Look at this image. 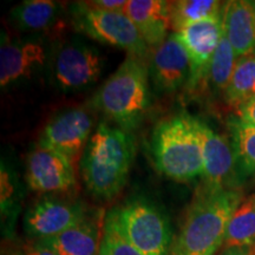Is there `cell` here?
Masks as SVG:
<instances>
[{
	"mask_svg": "<svg viewBox=\"0 0 255 255\" xmlns=\"http://www.w3.org/2000/svg\"><path fill=\"white\" fill-rule=\"evenodd\" d=\"M131 132L100 123L79 161L82 178L91 195L111 200L126 186L135 158Z\"/></svg>",
	"mask_w": 255,
	"mask_h": 255,
	"instance_id": "6da1fadb",
	"label": "cell"
},
{
	"mask_svg": "<svg viewBox=\"0 0 255 255\" xmlns=\"http://www.w3.org/2000/svg\"><path fill=\"white\" fill-rule=\"evenodd\" d=\"M241 202L239 189L200 188L187 210L171 255H214L223 246L229 221Z\"/></svg>",
	"mask_w": 255,
	"mask_h": 255,
	"instance_id": "7a4b0ae2",
	"label": "cell"
},
{
	"mask_svg": "<svg viewBox=\"0 0 255 255\" xmlns=\"http://www.w3.org/2000/svg\"><path fill=\"white\" fill-rule=\"evenodd\" d=\"M150 152L165 177L188 182L202 176L203 154L195 117L182 113L161 121L151 136Z\"/></svg>",
	"mask_w": 255,
	"mask_h": 255,
	"instance_id": "3957f363",
	"label": "cell"
},
{
	"mask_svg": "<svg viewBox=\"0 0 255 255\" xmlns=\"http://www.w3.org/2000/svg\"><path fill=\"white\" fill-rule=\"evenodd\" d=\"M92 100L108 119L131 132L142 123L150 107L149 70L139 58L128 56Z\"/></svg>",
	"mask_w": 255,
	"mask_h": 255,
	"instance_id": "277c9868",
	"label": "cell"
},
{
	"mask_svg": "<svg viewBox=\"0 0 255 255\" xmlns=\"http://www.w3.org/2000/svg\"><path fill=\"white\" fill-rule=\"evenodd\" d=\"M105 222L144 255H167L171 232L157 207L136 199L108 214Z\"/></svg>",
	"mask_w": 255,
	"mask_h": 255,
	"instance_id": "5b68a950",
	"label": "cell"
},
{
	"mask_svg": "<svg viewBox=\"0 0 255 255\" xmlns=\"http://www.w3.org/2000/svg\"><path fill=\"white\" fill-rule=\"evenodd\" d=\"M72 25L79 33L107 45L127 51L129 56L142 59L149 51L141 33L124 12L103 11L89 1L73 4Z\"/></svg>",
	"mask_w": 255,
	"mask_h": 255,
	"instance_id": "8992f818",
	"label": "cell"
},
{
	"mask_svg": "<svg viewBox=\"0 0 255 255\" xmlns=\"http://www.w3.org/2000/svg\"><path fill=\"white\" fill-rule=\"evenodd\" d=\"M103 58L95 46L79 38L64 41L51 59L53 83L65 94L84 91L95 84L103 70Z\"/></svg>",
	"mask_w": 255,
	"mask_h": 255,
	"instance_id": "52a82bcc",
	"label": "cell"
},
{
	"mask_svg": "<svg viewBox=\"0 0 255 255\" xmlns=\"http://www.w3.org/2000/svg\"><path fill=\"white\" fill-rule=\"evenodd\" d=\"M195 124L202 144L203 186L214 189H238L240 177L232 141L196 117Z\"/></svg>",
	"mask_w": 255,
	"mask_h": 255,
	"instance_id": "ba28073f",
	"label": "cell"
},
{
	"mask_svg": "<svg viewBox=\"0 0 255 255\" xmlns=\"http://www.w3.org/2000/svg\"><path fill=\"white\" fill-rule=\"evenodd\" d=\"M75 167L62 152L38 144L27 157V186L43 194L68 193L77 186Z\"/></svg>",
	"mask_w": 255,
	"mask_h": 255,
	"instance_id": "9c48e42d",
	"label": "cell"
},
{
	"mask_svg": "<svg viewBox=\"0 0 255 255\" xmlns=\"http://www.w3.org/2000/svg\"><path fill=\"white\" fill-rule=\"evenodd\" d=\"M94 119L87 109L71 108L53 117L44 128L39 144L62 152L77 163L92 130Z\"/></svg>",
	"mask_w": 255,
	"mask_h": 255,
	"instance_id": "30bf717a",
	"label": "cell"
},
{
	"mask_svg": "<svg viewBox=\"0 0 255 255\" xmlns=\"http://www.w3.org/2000/svg\"><path fill=\"white\" fill-rule=\"evenodd\" d=\"M49 60L46 44L41 37L9 39L2 33L0 47V84L5 89L30 78Z\"/></svg>",
	"mask_w": 255,
	"mask_h": 255,
	"instance_id": "8fae6325",
	"label": "cell"
},
{
	"mask_svg": "<svg viewBox=\"0 0 255 255\" xmlns=\"http://www.w3.org/2000/svg\"><path fill=\"white\" fill-rule=\"evenodd\" d=\"M87 215V209L81 203L47 196L37 201L25 213L24 229L28 237L41 240L68 231Z\"/></svg>",
	"mask_w": 255,
	"mask_h": 255,
	"instance_id": "7c38bea8",
	"label": "cell"
},
{
	"mask_svg": "<svg viewBox=\"0 0 255 255\" xmlns=\"http://www.w3.org/2000/svg\"><path fill=\"white\" fill-rule=\"evenodd\" d=\"M175 33L189 57L190 77L188 85L190 89H195L200 82L208 78L210 62L223 34L222 18L197 21Z\"/></svg>",
	"mask_w": 255,
	"mask_h": 255,
	"instance_id": "4fadbf2b",
	"label": "cell"
},
{
	"mask_svg": "<svg viewBox=\"0 0 255 255\" xmlns=\"http://www.w3.org/2000/svg\"><path fill=\"white\" fill-rule=\"evenodd\" d=\"M149 77L159 94H173L189 81V57L175 32L155 49Z\"/></svg>",
	"mask_w": 255,
	"mask_h": 255,
	"instance_id": "5bb4252c",
	"label": "cell"
},
{
	"mask_svg": "<svg viewBox=\"0 0 255 255\" xmlns=\"http://www.w3.org/2000/svg\"><path fill=\"white\" fill-rule=\"evenodd\" d=\"M103 214L87 215L81 222L56 237L36 240L57 255H100L104 234Z\"/></svg>",
	"mask_w": 255,
	"mask_h": 255,
	"instance_id": "9a60e30c",
	"label": "cell"
},
{
	"mask_svg": "<svg viewBox=\"0 0 255 255\" xmlns=\"http://www.w3.org/2000/svg\"><path fill=\"white\" fill-rule=\"evenodd\" d=\"M124 13L131 19L149 49H156L168 38L171 28L170 1L129 0Z\"/></svg>",
	"mask_w": 255,
	"mask_h": 255,
	"instance_id": "2e32d148",
	"label": "cell"
},
{
	"mask_svg": "<svg viewBox=\"0 0 255 255\" xmlns=\"http://www.w3.org/2000/svg\"><path fill=\"white\" fill-rule=\"evenodd\" d=\"M222 28L238 58L255 52V1L226 2L222 7Z\"/></svg>",
	"mask_w": 255,
	"mask_h": 255,
	"instance_id": "e0dca14e",
	"label": "cell"
},
{
	"mask_svg": "<svg viewBox=\"0 0 255 255\" xmlns=\"http://www.w3.org/2000/svg\"><path fill=\"white\" fill-rule=\"evenodd\" d=\"M63 6L51 0H25L12 8L9 17L21 31H50L60 24Z\"/></svg>",
	"mask_w": 255,
	"mask_h": 255,
	"instance_id": "ac0fdd59",
	"label": "cell"
},
{
	"mask_svg": "<svg viewBox=\"0 0 255 255\" xmlns=\"http://www.w3.org/2000/svg\"><path fill=\"white\" fill-rule=\"evenodd\" d=\"M227 126L240 181L246 177H255V127L238 115L229 117Z\"/></svg>",
	"mask_w": 255,
	"mask_h": 255,
	"instance_id": "d6986e66",
	"label": "cell"
},
{
	"mask_svg": "<svg viewBox=\"0 0 255 255\" xmlns=\"http://www.w3.org/2000/svg\"><path fill=\"white\" fill-rule=\"evenodd\" d=\"M255 245V193L242 200L229 221L223 247H252Z\"/></svg>",
	"mask_w": 255,
	"mask_h": 255,
	"instance_id": "ffe728a7",
	"label": "cell"
},
{
	"mask_svg": "<svg viewBox=\"0 0 255 255\" xmlns=\"http://www.w3.org/2000/svg\"><path fill=\"white\" fill-rule=\"evenodd\" d=\"M225 98L235 108L255 98V52L238 58Z\"/></svg>",
	"mask_w": 255,
	"mask_h": 255,
	"instance_id": "44dd1931",
	"label": "cell"
},
{
	"mask_svg": "<svg viewBox=\"0 0 255 255\" xmlns=\"http://www.w3.org/2000/svg\"><path fill=\"white\" fill-rule=\"evenodd\" d=\"M221 1L218 0H180L170 1L171 30L178 32L188 25L212 18H221Z\"/></svg>",
	"mask_w": 255,
	"mask_h": 255,
	"instance_id": "7402d4cb",
	"label": "cell"
},
{
	"mask_svg": "<svg viewBox=\"0 0 255 255\" xmlns=\"http://www.w3.org/2000/svg\"><path fill=\"white\" fill-rule=\"evenodd\" d=\"M237 60L238 57L223 33L214 55H213L208 71V78L215 90L226 91L229 81H231L232 73L234 71Z\"/></svg>",
	"mask_w": 255,
	"mask_h": 255,
	"instance_id": "603a6c76",
	"label": "cell"
},
{
	"mask_svg": "<svg viewBox=\"0 0 255 255\" xmlns=\"http://www.w3.org/2000/svg\"><path fill=\"white\" fill-rule=\"evenodd\" d=\"M105 221V220H104ZM102 246L107 251L108 255H144L132 245H130L126 239H123L111 226L105 222L104 234Z\"/></svg>",
	"mask_w": 255,
	"mask_h": 255,
	"instance_id": "cb8c5ba5",
	"label": "cell"
},
{
	"mask_svg": "<svg viewBox=\"0 0 255 255\" xmlns=\"http://www.w3.org/2000/svg\"><path fill=\"white\" fill-rule=\"evenodd\" d=\"M0 183H1V209L4 212L9 206L14 205L15 186H17V183L14 182V175L4 163H1Z\"/></svg>",
	"mask_w": 255,
	"mask_h": 255,
	"instance_id": "d4e9b609",
	"label": "cell"
},
{
	"mask_svg": "<svg viewBox=\"0 0 255 255\" xmlns=\"http://www.w3.org/2000/svg\"><path fill=\"white\" fill-rule=\"evenodd\" d=\"M92 7L111 12H124L128 4L127 0H95L89 1Z\"/></svg>",
	"mask_w": 255,
	"mask_h": 255,
	"instance_id": "484cf974",
	"label": "cell"
},
{
	"mask_svg": "<svg viewBox=\"0 0 255 255\" xmlns=\"http://www.w3.org/2000/svg\"><path fill=\"white\" fill-rule=\"evenodd\" d=\"M237 115L255 127V98L239 105L237 108Z\"/></svg>",
	"mask_w": 255,
	"mask_h": 255,
	"instance_id": "4316f807",
	"label": "cell"
},
{
	"mask_svg": "<svg viewBox=\"0 0 255 255\" xmlns=\"http://www.w3.org/2000/svg\"><path fill=\"white\" fill-rule=\"evenodd\" d=\"M21 255H57L49 248L44 247L38 241L30 242V244L24 245L21 248Z\"/></svg>",
	"mask_w": 255,
	"mask_h": 255,
	"instance_id": "83f0119b",
	"label": "cell"
},
{
	"mask_svg": "<svg viewBox=\"0 0 255 255\" xmlns=\"http://www.w3.org/2000/svg\"><path fill=\"white\" fill-rule=\"evenodd\" d=\"M221 255H255V253L254 250H251V247H233L225 248Z\"/></svg>",
	"mask_w": 255,
	"mask_h": 255,
	"instance_id": "f1b7e54d",
	"label": "cell"
},
{
	"mask_svg": "<svg viewBox=\"0 0 255 255\" xmlns=\"http://www.w3.org/2000/svg\"><path fill=\"white\" fill-rule=\"evenodd\" d=\"M100 255H108V253H107V251L104 250V247L102 246L101 247V253H100Z\"/></svg>",
	"mask_w": 255,
	"mask_h": 255,
	"instance_id": "f546056e",
	"label": "cell"
},
{
	"mask_svg": "<svg viewBox=\"0 0 255 255\" xmlns=\"http://www.w3.org/2000/svg\"><path fill=\"white\" fill-rule=\"evenodd\" d=\"M254 253H255V247H254Z\"/></svg>",
	"mask_w": 255,
	"mask_h": 255,
	"instance_id": "4dcf8cb0",
	"label": "cell"
},
{
	"mask_svg": "<svg viewBox=\"0 0 255 255\" xmlns=\"http://www.w3.org/2000/svg\"><path fill=\"white\" fill-rule=\"evenodd\" d=\"M170 255H171V254H170Z\"/></svg>",
	"mask_w": 255,
	"mask_h": 255,
	"instance_id": "1f68e13d",
	"label": "cell"
}]
</instances>
